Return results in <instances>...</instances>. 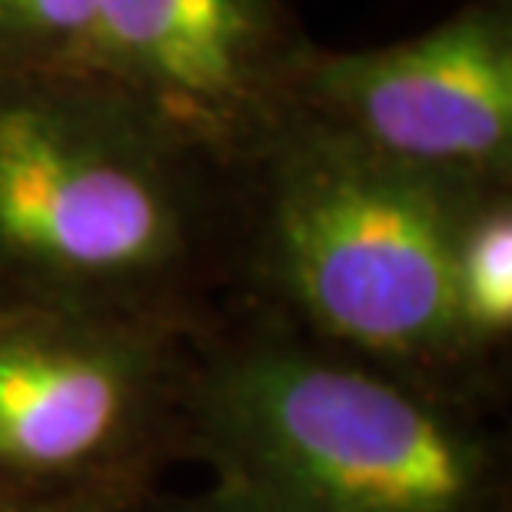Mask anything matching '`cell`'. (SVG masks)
I'll use <instances>...</instances> for the list:
<instances>
[{
  "mask_svg": "<svg viewBox=\"0 0 512 512\" xmlns=\"http://www.w3.org/2000/svg\"><path fill=\"white\" fill-rule=\"evenodd\" d=\"M456 333L469 370L506 403L512 346V187H489L469 197L453 253Z\"/></svg>",
  "mask_w": 512,
  "mask_h": 512,
  "instance_id": "52a82bcc",
  "label": "cell"
},
{
  "mask_svg": "<svg viewBox=\"0 0 512 512\" xmlns=\"http://www.w3.org/2000/svg\"><path fill=\"white\" fill-rule=\"evenodd\" d=\"M104 0H0V77L77 74Z\"/></svg>",
  "mask_w": 512,
  "mask_h": 512,
  "instance_id": "ba28073f",
  "label": "cell"
},
{
  "mask_svg": "<svg viewBox=\"0 0 512 512\" xmlns=\"http://www.w3.org/2000/svg\"><path fill=\"white\" fill-rule=\"evenodd\" d=\"M140 512H276L270 503H263L260 496H253L250 489H243L227 479H213L210 489L193 496H163L160 489H153Z\"/></svg>",
  "mask_w": 512,
  "mask_h": 512,
  "instance_id": "9c48e42d",
  "label": "cell"
},
{
  "mask_svg": "<svg viewBox=\"0 0 512 512\" xmlns=\"http://www.w3.org/2000/svg\"><path fill=\"white\" fill-rule=\"evenodd\" d=\"M193 326L0 310V493H150L187 459Z\"/></svg>",
  "mask_w": 512,
  "mask_h": 512,
  "instance_id": "277c9868",
  "label": "cell"
},
{
  "mask_svg": "<svg viewBox=\"0 0 512 512\" xmlns=\"http://www.w3.org/2000/svg\"><path fill=\"white\" fill-rule=\"evenodd\" d=\"M293 120L419 177L512 187V0H466L383 47L316 44Z\"/></svg>",
  "mask_w": 512,
  "mask_h": 512,
  "instance_id": "5b68a950",
  "label": "cell"
},
{
  "mask_svg": "<svg viewBox=\"0 0 512 512\" xmlns=\"http://www.w3.org/2000/svg\"><path fill=\"white\" fill-rule=\"evenodd\" d=\"M150 493H57V496L0 493V512H140Z\"/></svg>",
  "mask_w": 512,
  "mask_h": 512,
  "instance_id": "30bf717a",
  "label": "cell"
},
{
  "mask_svg": "<svg viewBox=\"0 0 512 512\" xmlns=\"http://www.w3.org/2000/svg\"><path fill=\"white\" fill-rule=\"evenodd\" d=\"M473 193L293 120L233 177L230 303L499 413L469 370L453 310L456 230Z\"/></svg>",
  "mask_w": 512,
  "mask_h": 512,
  "instance_id": "3957f363",
  "label": "cell"
},
{
  "mask_svg": "<svg viewBox=\"0 0 512 512\" xmlns=\"http://www.w3.org/2000/svg\"><path fill=\"white\" fill-rule=\"evenodd\" d=\"M187 459L276 512H512L499 413L247 303L197 333Z\"/></svg>",
  "mask_w": 512,
  "mask_h": 512,
  "instance_id": "7a4b0ae2",
  "label": "cell"
},
{
  "mask_svg": "<svg viewBox=\"0 0 512 512\" xmlns=\"http://www.w3.org/2000/svg\"><path fill=\"white\" fill-rule=\"evenodd\" d=\"M233 180L87 74L0 77V310L203 330L233 296Z\"/></svg>",
  "mask_w": 512,
  "mask_h": 512,
  "instance_id": "6da1fadb",
  "label": "cell"
},
{
  "mask_svg": "<svg viewBox=\"0 0 512 512\" xmlns=\"http://www.w3.org/2000/svg\"><path fill=\"white\" fill-rule=\"evenodd\" d=\"M313 47L286 0H104L77 74L233 180L293 124Z\"/></svg>",
  "mask_w": 512,
  "mask_h": 512,
  "instance_id": "8992f818",
  "label": "cell"
}]
</instances>
